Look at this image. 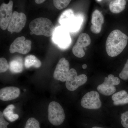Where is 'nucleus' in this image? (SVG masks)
<instances>
[{
  "instance_id": "nucleus-1",
  "label": "nucleus",
  "mask_w": 128,
  "mask_h": 128,
  "mask_svg": "<svg viewBox=\"0 0 128 128\" xmlns=\"http://www.w3.org/2000/svg\"><path fill=\"white\" fill-rule=\"evenodd\" d=\"M128 38L126 34L118 30L112 31L106 42V50L108 55L114 57L119 55L126 47Z\"/></svg>"
},
{
  "instance_id": "nucleus-2",
  "label": "nucleus",
  "mask_w": 128,
  "mask_h": 128,
  "mask_svg": "<svg viewBox=\"0 0 128 128\" xmlns=\"http://www.w3.org/2000/svg\"><path fill=\"white\" fill-rule=\"evenodd\" d=\"M29 28L34 34L46 37L52 36L55 29L52 22L44 18H38L33 20L29 24Z\"/></svg>"
},
{
  "instance_id": "nucleus-3",
  "label": "nucleus",
  "mask_w": 128,
  "mask_h": 128,
  "mask_svg": "<svg viewBox=\"0 0 128 128\" xmlns=\"http://www.w3.org/2000/svg\"><path fill=\"white\" fill-rule=\"evenodd\" d=\"M48 118L50 123L54 126H59L65 118V114L63 108L57 102L49 104L48 109Z\"/></svg>"
},
{
  "instance_id": "nucleus-4",
  "label": "nucleus",
  "mask_w": 128,
  "mask_h": 128,
  "mask_svg": "<svg viewBox=\"0 0 128 128\" xmlns=\"http://www.w3.org/2000/svg\"><path fill=\"white\" fill-rule=\"evenodd\" d=\"M52 40L60 48L62 49L68 48L72 42L70 32L61 25L57 27L53 34Z\"/></svg>"
},
{
  "instance_id": "nucleus-5",
  "label": "nucleus",
  "mask_w": 128,
  "mask_h": 128,
  "mask_svg": "<svg viewBox=\"0 0 128 128\" xmlns=\"http://www.w3.org/2000/svg\"><path fill=\"white\" fill-rule=\"evenodd\" d=\"M87 76L84 74L78 76L76 70L71 68L69 71L66 82V88L70 91L75 90L87 82Z\"/></svg>"
},
{
  "instance_id": "nucleus-6",
  "label": "nucleus",
  "mask_w": 128,
  "mask_h": 128,
  "mask_svg": "<svg viewBox=\"0 0 128 128\" xmlns=\"http://www.w3.org/2000/svg\"><path fill=\"white\" fill-rule=\"evenodd\" d=\"M120 82L119 78L110 74L108 77H105L104 82L101 84L98 85L97 89L102 95L111 96L116 92V88L114 86L119 84Z\"/></svg>"
},
{
  "instance_id": "nucleus-7",
  "label": "nucleus",
  "mask_w": 128,
  "mask_h": 128,
  "mask_svg": "<svg viewBox=\"0 0 128 128\" xmlns=\"http://www.w3.org/2000/svg\"><path fill=\"white\" fill-rule=\"evenodd\" d=\"M82 106L86 109L96 110L102 107V102L98 92L92 91L83 96L81 101Z\"/></svg>"
},
{
  "instance_id": "nucleus-8",
  "label": "nucleus",
  "mask_w": 128,
  "mask_h": 128,
  "mask_svg": "<svg viewBox=\"0 0 128 128\" xmlns=\"http://www.w3.org/2000/svg\"><path fill=\"white\" fill-rule=\"evenodd\" d=\"M26 20V16L23 12H13L8 27V30L11 34L19 32L25 26Z\"/></svg>"
},
{
  "instance_id": "nucleus-9",
  "label": "nucleus",
  "mask_w": 128,
  "mask_h": 128,
  "mask_svg": "<svg viewBox=\"0 0 128 128\" xmlns=\"http://www.w3.org/2000/svg\"><path fill=\"white\" fill-rule=\"evenodd\" d=\"M32 42L29 40H26L25 37H18L11 44L9 51L11 54L18 52L26 54L30 51Z\"/></svg>"
},
{
  "instance_id": "nucleus-10",
  "label": "nucleus",
  "mask_w": 128,
  "mask_h": 128,
  "mask_svg": "<svg viewBox=\"0 0 128 128\" xmlns=\"http://www.w3.org/2000/svg\"><path fill=\"white\" fill-rule=\"evenodd\" d=\"M13 2L10 0L8 4L2 3L0 7V26L2 30H6L12 16Z\"/></svg>"
},
{
  "instance_id": "nucleus-11",
  "label": "nucleus",
  "mask_w": 128,
  "mask_h": 128,
  "mask_svg": "<svg viewBox=\"0 0 128 128\" xmlns=\"http://www.w3.org/2000/svg\"><path fill=\"white\" fill-rule=\"evenodd\" d=\"M91 39L89 35L86 33L80 34L75 45L72 48L73 54L78 58H82L85 54L83 48L90 44Z\"/></svg>"
},
{
  "instance_id": "nucleus-12",
  "label": "nucleus",
  "mask_w": 128,
  "mask_h": 128,
  "mask_svg": "<svg viewBox=\"0 0 128 128\" xmlns=\"http://www.w3.org/2000/svg\"><path fill=\"white\" fill-rule=\"evenodd\" d=\"M70 65L68 61L65 58H60L54 72V79L62 82L66 81L70 70Z\"/></svg>"
},
{
  "instance_id": "nucleus-13",
  "label": "nucleus",
  "mask_w": 128,
  "mask_h": 128,
  "mask_svg": "<svg viewBox=\"0 0 128 128\" xmlns=\"http://www.w3.org/2000/svg\"><path fill=\"white\" fill-rule=\"evenodd\" d=\"M84 21L82 14H77L72 16L64 23L62 26L71 32H78Z\"/></svg>"
},
{
  "instance_id": "nucleus-14",
  "label": "nucleus",
  "mask_w": 128,
  "mask_h": 128,
  "mask_svg": "<svg viewBox=\"0 0 128 128\" xmlns=\"http://www.w3.org/2000/svg\"><path fill=\"white\" fill-rule=\"evenodd\" d=\"M104 17L100 12L96 10L92 13V26L90 30L95 34H98L101 32L102 25L104 23Z\"/></svg>"
},
{
  "instance_id": "nucleus-15",
  "label": "nucleus",
  "mask_w": 128,
  "mask_h": 128,
  "mask_svg": "<svg viewBox=\"0 0 128 128\" xmlns=\"http://www.w3.org/2000/svg\"><path fill=\"white\" fill-rule=\"evenodd\" d=\"M20 89L15 86L4 88L0 90V99L3 101L14 100L18 98L20 94Z\"/></svg>"
},
{
  "instance_id": "nucleus-16",
  "label": "nucleus",
  "mask_w": 128,
  "mask_h": 128,
  "mask_svg": "<svg viewBox=\"0 0 128 128\" xmlns=\"http://www.w3.org/2000/svg\"><path fill=\"white\" fill-rule=\"evenodd\" d=\"M9 68L10 71L14 73L22 72L24 69L23 60L20 57H17L10 62Z\"/></svg>"
},
{
  "instance_id": "nucleus-17",
  "label": "nucleus",
  "mask_w": 128,
  "mask_h": 128,
  "mask_svg": "<svg viewBox=\"0 0 128 128\" xmlns=\"http://www.w3.org/2000/svg\"><path fill=\"white\" fill-rule=\"evenodd\" d=\"M126 4V0H113L110 2L109 9L112 13L118 14L124 10Z\"/></svg>"
},
{
  "instance_id": "nucleus-18",
  "label": "nucleus",
  "mask_w": 128,
  "mask_h": 128,
  "mask_svg": "<svg viewBox=\"0 0 128 128\" xmlns=\"http://www.w3.org/2000/svg\"><path fill=\"white\" fill-rule=\"evenodd\" d=\"M41 61L38 59L35 56L28 55L25 57L24 61V66L25 68H29L32 66L34 68H39L41 66Z\"/></svg>"
},
{
  "instance_id": "nucleus-19",
  "label": "nucleus",
  "mask_w": 128,
  "mask_h": 128,
  "mask_svg": "<svg viewBox=\"0 0 128 128\" xmlns=\"http://www.w3.org/2000/svg\"><path fill=\"white\" fill-rule=\"evenodd\" d=\"M15 108V106L12 104L9 105L5 108L2 112L4 117L11 122L16 121L19 118L18 114H14L13 112V109Z\"/></svg>"
},
{
  "instance_id": "nucleus-20",
  "label": "nucleus",
  "mask_w": 128,
  "mask_h": 128,
  "mask_svg": "<svg viewBox=\"0 0 128 128\" xmlns=\"http://www.w3.org/2000/svg\"><path fill=\"white\" fill-rule=\"evenodd\" d=\"M74 15V12L72 9H68L63 12L58 18V22L62 26L66 21L71 16Z\"/></svg>"
},
{
  "instance_id": "nucleus-21",
  "label": "nucleus",
  "mask_w": 128,
  "mask_h": 128,
  "mask_svg": "<svg viewBox=\"0 0 128 128\" xmlns=\"http://www.w3.org/2000/svg\"><path fill=\"white\" fill-rule=\"evenodd\" d=\"M71 0H53V3L56 8L61 10L67 7Z\"/></svg>"
},
{
  "instance_id": "nucleus-22",
  "label": "nucleus",
  "mask_w": 128,
  "mask_h": 128,
  "mask_svg": "<svg viewBox=\"0 0 128 128\" xmlns=\"http://www.w3.org/2000/svg\"><path fill=\"white\" fill-rule=\"evenodd\" d=\"M24 128H40L38 121L34 118H30L27 121Z\"/></svg>"
},
{
  "instance_id": "nucleus-23",
  "label": "nucleus",
  "mask_w": 128,
  "mask_h": 128,
  "mask_svg": "<svg viewBox=\"0 0 128 128\" xmlns=\"http://www.w3.org/2000/svg\"><path fill=\"white\" fill-rule=\"evenodd\" d=\"M128 92L124 90L120 91L114 94L112 96V99L114 102L120 100L128 95Z\"/></svg>"
},
{
  "instance_id": "nucleus-24",
  "label": "nucleus",
  "mask_w": 128,
  "mask_h": 128,
  "mask_svg": "<svg viewBox=\"0 0 128 128\" xmlns=\"http://www.w3.org/2000/svg\"><path fill=\"white\" fill-rule=\"evenodd\" d=\"M9 68V65L6 60L5 58H0V73L6 72Z\"/></svg>"
},
{
  "instance_id": "nucleus-25",
  "label": "nucleus",
  "mask_w": 128,
  "mask_h": 128,
  "mask_svg": "<svg viewBox=\"0 0 128 128\" xmlns=\"http://www.w3.org/2000/svg\"><path fill=\"white\" fill-rule=\"evenodd\" d=\"M119 77L123 80H128V59L127 60L123 69L120 73Z\"/></svg>"
},
{
  "instance_id": "nucleus-26",
  "label": "nucleus",
  "mask_w": 128,
  "mask_h": 128,
  "mask_svg": "<svg viewBox=\"0 0 128 128\" xmlns=\"http://www.w3.org/2000/svg\"><path fill=\"white\" fill-rule=\"evenodd\" d=\"M121 123L124 128H128V111L121 114Z\"/></svg>"
},
{
  "instance_id": "nucleus-27",
  "label": "nucleus",
  "mask_w": 128,
  "mask_h": 128,
  "mask_svg": "<svg viewBox=\"0 0 128 128\" xmlns=\"http://www.w3.org/2000/svg\"><path fill=\"white\" fill-rule=\"evenodd\" d=\"M9 123L6 121L4 118L3 113L0 112V128H8Z\"/></svg>"
},
{
  "instance_id": "nucleus-28",
  "label": "nucleus",
  "mask_w": 128,
  "mask_h": 128,
  "mask_svg": "<svg viewBox=\"0 0 128 128\" xmlns=\"http://www.w3.org/2000/svg\"><path fill=\"white\" fill-rule=\"evenodd\" d=\"M114 105H123L128 104V96L124 98H123L118 101L114 102Z\"/></svg>"
},
{
  "instance_id": "nucleus-29",
  "label": "nucleus",
  "mask_w": 128,
  "mask_h": 128,
  "mask_svg": "<svg viewBox=\"0 0 128 128\" xmlns=\"http://www.w3.org/2000/svg\"><path fill=\"white\" fill-rule=\"evenodd\" d=\"M46 0H34L35 2L37 4H41L44 2Z\"/></svg>"
},
{
  "instance_id": "nucleus-30",
  "label": "nucleus",
  "mask_w": 128,
  "mask_h": 128,
  "mask_svg": "<svg viewBox=\"0 0 128 128\" xmlns=\"http://www.w3.org/2000/svg\"><path fill=\"white\" fill-rule=\"evenodd\" d=\"M87 66L86 64H83V65L82 66V68L84 69L86 68H87Z\"/></svg>"
},
{
  "instance_id": "nucleus-31",
  "label": "nucleus",
  "mask_w": 128,
  "mask_h": 128,
  "mask_svg": "<svg viewBox=\"0 0 128 128\" xmlns=\"http://www.w3.org/2000/svg\"><path fill=\"white\" fill-rule=\"evenodd\" d=\"M92 128H101V127H97V126H94V127H92Z\"/></svg>"
},
{
  "instance_id": "nucleus-32",
  "label": "nucleus",
  "mask_w": 128,
  "mask_h": 128,
  "mask_svg": "<svg viewBox=\"0 0 128 128\" xmlns=\"http://www.w3.org/2000/svg\"><path fill=\"white\" fill-rule=\"evenodd\" d=\"M30 34H34V33H33L32 32H30Z\"/></svg>"
},
{
  "instance_id": "nucleus-33",
  "label": "nucleus",
  "mask_w": 128,
  "mask_h": 128,
  "mask_svg": "<svg viewBox=\"0 0 128 128\" xmlns=\"http://www.w3.org/2000/svg\"><path fill=\"white\" fill-rule=\"evenodd\" d=\"M97 0L98 1V2H100V1H101L102 0Z\"/></svg>"
},
{
  "instance_id": "nucleus-34",
  "label": "nucleus",
  "mask_w": 128,
  "mask_h": 128,
  "mask_svg": "<svg viewBox=\"0 0 128 128\" xmlns=\"http://www.w3.org/2000/svg\"><path fill=\"white\" fill-rule=\"evenodd\" d=\"M24 91L25 92L26 91V90L25 89H24Z\"/></svg>"
}]
</instances>
